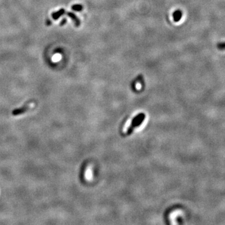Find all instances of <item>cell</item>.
Here are the masks:
<instances>
[{
	"mask_svg": "<svg viewBox=\"0 0 225 225\" xmlns=\"http://www.w3.org/2000/svg\"><path fill=\"white\" fill-rule=\"evenodd\" d=\"M71 9L76 11H81L83 10V6L81 5H74L72 6Z\"/></svg>",
	"mask_w": 225,
	"mask_h": 225,
	"instance_id": "8992f818",
	"label": "cell"
},
{
	"mask_svg": "<svg viewBox=\"0 0 225 225\" xmlns=\"http://www.w3.org/2000/svg\"><path fill=\"white\" fill-rule=\"evenodd\" d=\"M66 22H67V20H66V18H63L62 20H61V21L60 22L59 24H60V26H63L66 23Z\"/></svg>",
	"mask_w": 225,
	"mask_h": 225,
	"instance_id": "ba28073f",
	"label": "cell"
},
{
	"mask_svg": "<svg viewBox=\"0 0 225 225\" xmlns=\"http://www.w3.org/2000/svg\"><path fill=\"white\" fill-rule=\"evenodd\" d=\"M51 24V22L50 21V20H47V25L48 26H49Z\"/></svg>",
	"mask_w": 225,
	"mask_h": 225,
	"instance_id": "9c48e42d",
	"label": "cell"
},
{
	"mask_svg": "<svg viewBox=\"0 0 225 225\" xmlns=\"http://www.w3.org/2000/svg\"><path fill=\"white\" fill-rule=\"evenodd\" d=\"M218 48L220 49H225V43H220L218 45Z\"/></svg>",
	"mask_w": 225,
	"mask_h": 225,
	"instance_id": "52a82bcc",
	"label": "cell"
},
{
	"mask_svg": "<svg viewBox=\"0 0 225 225\" xmlns=\"http://www.w3.org/2000/svg\"><path fill=\"white\" fill-rule=\"evenodd\" d=\"M67 15L71 19V20H72V21H73V23H74L75 26L78 27L80 26V24H81L80 20H79V18H78V17L76 16L74 13H71V12H68Z\"/></svg>",
	"mask_w": 225,
	"mask_h": 225,
	"instance_id": "7a4b0ae2",
	"label": "cell"
},
{
	"mask_svg": "<svg viewBox=\"0 0 225 225\" xmlns=\"http://www.w3.org/2000/svg\"><path fill=\"white\" fill-rule=\"evenodd\" d=\"M28 108L25 107V106L20 108H18V109H15L12 111V114L14 116H17V115L23 114L24 112H25L28 110Z\"/></svg>",
	"mask_w": 225,
	"mask_h": 225,
	"instance_id": "277c9868",
	"label": "cell"
},
{
	"mask_svg": "<svg viewBox=\"0 0 225 225\" xmlns=\"http://www.w3.org/2000/svg\"><path fill=\"white\" fill-rule=\"evenodd\" d=\"M182 17V13L181 11L177 10L173 13V19L174 21L176 22H178L181 20Z\"/></svg>",
	"mask_w": 225,
	"mask_h": 225,
	"instance_id": "5b68a950",
	"label": "cell"
},
{
	"mask_svg": "<svg viewBox=\"0 0 225 225\" xmlns=\"http://www.w3.org/2000/svg\"><path fill=\"white\" fill-rule=\"evenodd\" d=\"M143 118H144V114H139V116L136 117V118L134 119V122H133V125H132V126H131V128L129 129V130H128V133H131V131H133V127H134V126H138L139 123H141V121L143 120Z\"/></svg>",
	"mask_w": 225,
	"mask_h": 225,
	"instance_id": "6da1fadb",
	"label": "cell"
},
{
	"mask_svg": "<svg viewBox=\"0 0 225 225\" xmlns=\"http://www.w3.org/2000/svg\"><path fill=\"white\" fill-rule=\"evenodd\" d=\"M66 11L63 8L60 9L59 10H58V11L56 12H53L52 14H51V16H52L53 19L54 20H57L58 19H59L61 16H63L64 14H65Z\"/></svg>",
	"mask_w": 225,
	"mask_h": 225,
	"instance_id": "3957f363",
	"label": "cell"
}]
</instances>
